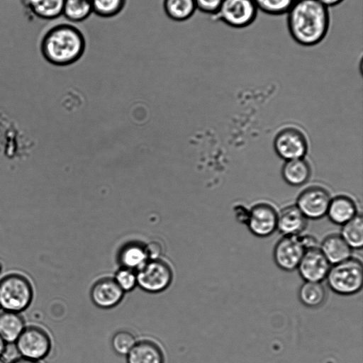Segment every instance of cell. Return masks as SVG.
Returning a JSON list of instances; mask_svg holds the SVG:
<instances>
[{
    "label": "cell",
    "instance_id": "obj_1",
    "mask_svg": "<svg viewBox=\"0 0 363 363\" xmlns=\"http://www.w3.org/2000/svg\"><path fill=\"white\" fill-rule=\"evenodd\" d=\"M286 14L288 31L300 45L315 46L321 43L328 33L329 9L318 0L294 1Z\"/></svg>",
    "mask_w": 363,
    "mask_h": 363
},
{
    "label": "cell",
    "instance_id": "obj_2",
    "mask_svg": "<svg viewBox=\"0 0 363 363\" xmlns=\"http://www.w3.org/2000/svg\"><path fill=\"white\" fill-rule=\"evenodd\" d=\"M86 40L79 28L61 23L49 28L43 35L40 51L50 64L58 67L72 65L84 55Z\"/></svg>",
    "mask_w": 363,
    "mask_h": 363
},
{
    "label": "cell",
    "instance_id": "obj_3",
    "mask_svg": "<svg viewBox=\"0 0 363 363\" xmlns=\"http://www.w3.org/2000/svg\"><path fill=\"white\" fill-rule=\"evenodd\" d=\"M34 291L30 280L18 273H10L0 279V308L21 313L32 303Z\"/></svg>",
    "mask_w": 363,
    "mask_h": 363
},
{
    "label": "cell",
    "instance_id": "obj_4",
    "mask_svg": "<svg viewBox=\"0 0 363 363\" xmlns=\"http://www.w3.org/2000/svg\"><path fill=\"white\" fill-rule=\"evenodd\" d=\"M325 279L334 293L342 296L354 295L362 288V263L357 258L350 257L332 264Z\"/></svg>",
    "mask_w": 363,
    "mask_h": 363
},
{
    "label": "cell",
    "instance_id": "obj_5",
    "mask_svg": "<svg viewBox=\"0 0 363 363\" xmlns=\"http://www.w3.org/2000/svg\"><path fill=\"white\" fill-rule=\"evenodd\" d=\"M14 345L20 357L38 362L45 359L52 349L49 334L35 325L26 326Z\"/></svg>",
    "mask_w": 363,
    "mask_h": 363
},
{
    "label": "cell",
    "instance_id": "obj_6",
    "mask_svg": "<svg viewBox=\"0 0 363 363\" xmlns=\"http://www.w3.org/2000/svg\"><path fill=\"white\" fill-rule=\"evenodd\" d=\"M257 13L253 0H223L212 17L231 28H244L253 23Z\"/></svg>",
    "mask_w": 363,
    "mask_h": 363
},
{
    "label": "cell",
    "instance_id": "obj_7",
    "mask_svg": "<svg viewBox=\"0 0 363 363\" xmlns=\"http://www.w3.org/2000/svg\"><path fill=\"white\" fill-rule=\"evenodd\" d=\"M137 284L150 293L166 289L172 279L169 266L160 259L148 260L136 273Z\"/></svg>",
    "mask_w": 363,
    "mask_h": 363
},
{
    "label": "cell",
    "instance_id": "obj_8",
    "mask_svg": "<svg viewBox=\"0 0 363 363\" xmlns=\"http://www.w3.org/2000/svg\"><path fill=\"white\" fill-rule=\"evenodd\" d=\"M306 250L303 236L283 235L274 246V260L281 269L291 272L297 268Z\"/></svg>",
    "mask_w": 363,
    "mask_h": 363
},
{
    "label": "cell",
    "instance_id": "obj_9",
    "mask_svg": "<svg viewBox=\"0 0 363 363\" xmlns=\"http://www.w3.org/2000/svg\"><path fill=\"white\" fill-rule=\"evenodd\" d=\"M277 154L286 161L303 159L307 152V142L299 130L288 128L280 131L274 138Z\"/></svg>",
    "mask_w": 363,
    "mask_h": 363
},
{
    "label": "cell",
    "instance_id": "obj_10",
    "mask_svg": "<svg viewBox=\"0 0 363 363\" xmlns=\"http://www.w3.org/2000/svg\"><path fill=\"white\" fill-rule=\"evenodd\" d=\"M330 200L325 189L313 186L300 194L296 206L306 219L317 220L326 215Z\"/></svg>",
    "mask_w": 363,
    "mask_h": 363
},
{
    "label": "cell",
    "instance_id": "obj_11",
    "mask_svg": "<svg viewBox=\"0 0 363 363\" xmlns=\"http://www.w3.org/2000/svg\"><path fill=\"white\" fill-rule=\"evenodd\" d=\"M278 213L267 203H259L248 211L245 224L250 233L258 238H267L277 228Z\"/></svg>",
    "mask_w": 363,
    "mask_h": 363
},
{
    "label": "cell",
    "instance_id": "obj_12",
    "mask_svg": "<svg viewBox=\"0 0 363 363\" xmlns=\"http://www.w3.org/2000/svg\"><path fill=\"white\" fill-rule=\"evenodd\" d=\"M330 266L317 247L305 251L296 269L305 281L321 282L325 279Z\"/></svg>",
    "mask_w": 363,
    "mask_h": 363
},
{
    "label": "cell",
    "instance_id": "obj_13",
    "mask_svg": "<svg viewBox=\"0 0 363 363\" xmlns=\"http://www.w3.org/2000/svg\"><path fill=\"white\" fill-rule=\"evenodd\" d=\"M123 293L114 279L106 278L94 284L91 289V297L97 306L109 308L121 301Z\"/></svg>",
    "mask_w": 363,
    "mask_h": 363
},
{
    "label": "cell",
    "instance_id": "obj_14",
    "mask_svg": "<svg viewBox=\"0 0 363 363\" xmlns=\"http://www.w3.org/2000/svg\"><path fill=\"white\" fill-rule=\"evenodd\" d=\"M306 220L296 206H287L278 213L277 230L283 235H298L304 230Z\"/></svg>",
    "mask_w": 363,
    "mask_h": 363
},
{
    "label": "cell",
    "instance_id": "obj_15",
    "mask_svg": "<svg viewBox=\"0 0 363 363\" xmlns=\"http://www.w3.org/2000/svg\"><path fill=\"white\" fill-rule=\"evenodd\" d=\"M330 264H335L352 257V249L340 235H330L321 242L319 248Z\"/></svg>",
    "mask_w": 363,
    "mask_h": 363
},
{
    "label": "cell",
    "instance_id": "obj_16",
    "mask_svg": "<svg viewBox=\"0 0 363 363\" xmlns=\"http://www.w3.org/2000/svg\"><path fill=\"white\" fill-rule=\"evenodd\" d=\"M354 202L345 196H338L330 200L327 213L330 220L342 225L357 215Z\"/></svg>",
    "mask_w": 363,
    "mask_h": 363
},
{
    "label": "cell",
    "instance_id": "obj_17",
    "mask_svg": "<svg viewBox=\"0 0 363 363\" xmlns=\"http://www.w3.org/2000/svg\"><path fill=\"white\" fill-rule=\"evenodd\" d=\"M25 328L21 313L6 311L0 313V337L7 344H14Z\"/></svg>",
    "mask_w": 363,
    "mask_h": 363
},
{
    "label": "cell",
    "instance_id": "obj_18",
    "mask_svg": "<svg viewBox=\"0 0 363 363\" xmlns=\"http://www.w3.org/2000/svg\"><path fill=\"white\" fill-rule=\"evenodd\" d=\"M127 363H164V355L154 342H136L127 354Z\"/></svg>",
    "mask_w": 363,
    "mask_h": 363
},
{
    "label": "cell",
    "instance_id": "obj_19",
    "mask_svg": "<svg viewBox=\"0 0 363 363\" xmlns=\"http://www.w3.org/2000/svg\"><path fill=\"white\" fill-rule=\"evenodd\" d=\"M34 16L43 20H54L62 15L65 0H23Z\"/></svg>",
    "mask_w": 363,
    "mask_h": 363
},
{
    "label": "cell",
    "instance_id": "obj_20",
    "mask_svg": "<svg viewBox=\"0 0 363 363\" xmlns=\"http://www.w3.org/2000/svg\"><path fill=\"white\" fill-rule=\"evenodd\" d=\"M281 174L287 184L294 186H299L308 180L311 168L303 159L288 160L282 167Z\"/></svg>",
    "mask_w": 363,
    "mask_h": 363
},
{
    "label": "cell",
    "instance_id": "obj_21",
    "mask_svg": "<svg viewBox=\"0 0 363 363\" xmlns=\"http://www.w3.org/2000/svg\"><path fill=\"white\" fill-rule=\"evenodd\" d=\"M298 296L303 306L315 308L324 303L327 293L321 282L304 281L298 289Z\"/></svg>",
    "mask_w": 363,
    "mask_h": 363
},
{
    "label": "cell",
    "instance_id": "obj_22",
    "mask_svg": "<svg viewBox=\"0 0 363 363\" xmlns=\"http://www.w3.org/2000/svg\"><path fill=\"white\" fill-rule=\"evenodd\" d=\"M162 6L167 16L178 22L187 21L196 11L194 0H163Z\"/></svg>",
    "mask_w": 363,
    "mask_h": 363
},
{
    "label": "cell",
    "instance_id": "obj_23",
    "mask_svg": "<svg viewBox=\"0 0 363 363\" xmlns=\"http://www.w3.org/2000/svg\"><path fill=\"white\" fill-rule=\"evenodd\" d=\"M340 235L352 250H360L363 246V221L361 215L342 225Z\"/></svg>",
    "mask_w": 363,
    "mask_h": 363
},
{
    "label": "cell",
    "instance_id": "obj_24",
    "mask_svg": "<svg viewBox=\"0 0 363 363\" xmlns=\"http://www.w3.org/2000/svg\"><path fill=\"white\" fill-rule=\"evenodd\" d=\"M93 13L90 0H65L62 15L71 23L85 21Z\"/></svg>",
    "mask_w": 363,
    "mask_h": 363
},
{
    "label": "cell",
    "instance_id": "obj_25",
    "mask_svg": "<svg viewBox=\"0 0 363 363\" xmlns=\"http://www.w3.org/2000/svg\"><path fill=\"white\" fill-rule=\"evenodd\" d=\"M119 259L123 267L132 270H138L148 261L145 247L137 244L123 247Z\"/></svg>",
    "mask_w": 363,
    "mask_h": 363
},
{
    "label": "cell",
    "instance_id": "obj_26",
    "mask_svg": "<svg viewBox=\"0 0 363 363\" xmlns=\"http://www.w3.org/2000/svg\"><path fill=\"white\" fill-rule=\"evenodd\" d=\"M127 0H90L93 13L101 18H111L119 14Z\"/></svg>",
    "mask_w": 363,
    "mask_h": 363
},
{
    "label": "cell",
    "instance_id": "obj_27",
    "mask_svg": "<svg viewBox=\"0 0 363 363\" xmlns=\"http://www.w3.org/2000/svg\"><path fill=\"white\" fill-rule=\"evenodd\" d=\"M258 11L271 16L286 14L293 0H253Z\"/></svg>",
    "mask_w": 363,
    "mask_h": 363
},
{
    "label": "cell",
    "instance_id": "obj_28",
    "mask_svg": "<svg viewBox=\"0 0 363 363\" xmlns=\"http://www.w3.org/2000/svg\"><path fill=\"white\" fill-rule=\"evenodd\" d=\"M135 343V337L128 331H119L112 339L113 350L121 355H127Z\"/></svg>",
    "mask_w": 363,
    "mask_h": 363
},
{
    "label": "cell",
    "instance_id": "obj_29",
    "mask_svg": "<svg viewBox=\"0 0 363 363\" xmlns=\"http://www.w3.org/2000/svg\"><path fill=\"white\" fill-rule=\"evenodd\" d=\"M114 280L123 291H128L137 284L136 273L134 270L123 267L116 272Z\"/></svg>",
    "mask_w": 363,
    "mask_h": 363
},
{
    "label": "cell",
    "instance_id": "obj_30",
    "mask_svg": "<svg viewBox=\"0 0 363 363\" xmlns=\"http://www.w3.org/2000/svg\"><path fill=\"white\" fill-rule=\"evenodd\" d=\"M196 10L213 16L218 11L223 0H194Z\"/></svg>",
    "mask_w": 363,
    "mask_h": 363
},
{
    "label": "cell",
    "instance_id": "obj_31",
    "mask_svg": "<svg viewBox=\"0 0 363 363\" xmlns=\"http://www.w3.org/2000/svg\"><path fill=\"white\" fill-rule=\"evenodd\" d=\"M149 260L157 259L162 253V246L156 241H152L145 247Z\"/></svg>",
    "mask_w": 363,
    "mask_h": 363
},
{
    "label": "cell",
    "instance_id": "obj_32",
    "mask_svg": "<svg viewBox=\"0 0 363 363\" xmlns=\"http://www.w3.org/2000/svg\"><path fill=\"white\" fill-rule=\"evenodd\" d=\"M328 9L342 4L345 0H318Z\"/></svg>",
    "mask_w": 363,
    "mask_h": 363
},
{
    "label": "cell",
    "instance_id": "obj_33",
    "mask_svg": "<svg viewBox=\"0 0 363 363\" xmlns=\"http://www.w3.org/2000/svg\"><path fill=\"white\" fill-rule=\"evenodd\" d=\"M10 363H41V362H38V361L28 359L20 357L16 359L15 360L11 362Z\"/></svg>",
    "mask_w": 363,
    "mask_h": 363
},
{
    "label": "cell",
    "instance_id": "obj_34",
    "mask_svg": "<svg viewBox=\"0 0 363 363\" xmlns=\"http://www.w3.org/2000/svg\"><path fill=\"white\" fill-rule=\"evenodd\" d=\"M7 343L0 337V357L3 355L6 347Z\"/></svg>",
    "mask_w": 363,
    "mask_h": 363
},
{
    "label": "cell",
    "instance_id": "obj_35",
    "mask_svg": "<svg viewBox=\"0 0 363 363\" xmlns=\"http://www.w3.org/2000/svg\"><path fill=\"white\" fill-rule=\"evenodd\" d=\"M0 363H6L1 357H0Z\"/></svg>",
    "mask_w": 363,
    "mask_h": 363
},
{
    "label": "cell",
    "instance_id": "obj_36",
    "mask_svg": "<svg viewBox=\"0 0 363 363\" xmlns=\"http://www.w3.org/2000/svg\"><path fill=\"white\" fill-rule=\"evenodd\" d=\"M301 1V0H293V1H294H294Z\"/></svg>",
    "mask_w": 363,
    "mask_h": 363
}]
</instances>
